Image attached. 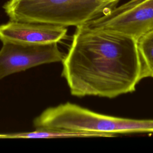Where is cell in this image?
<instances>
[{
  "label": "cell",
  "instance_id": "obj_1",
  "mask_svg": "<svg viewBox=\"0 0 153 153\" xmlns=\"http://www.w3.org/2000/svg\"><path fill=\"white\" fill-rule=\"evenodd\" d=\"M137 39L82 24L62 61L71 94L112 99L135 91L142 80Z\"/></svg>",
  "mask_w": 153,
  "mask_h": 153
},
{
  "label": "cell",
  "instance_id": "obj_2",
  "mask_svg": "<svg viewBox=\"0 0 153 153\" xmlns=\"http://www.w3.org/2000/svg\"><path fill=\"white\" fill-rule=\"evenodd\" d=\"M121 0H8L3 8L11 20L78 26L114 8Z\"/></svg>",
  "mask_w": 153,
  "mask_h": 153
},
{
  "label": "cell",
  "instance_id": "obj_3",
  "mask_svg": "<svg viewBox=\"0 0 153 153\" xmlns=\"http://www.w3.org/2000/svg\"><path fill=\"white\" fill-rule=\"evenodd\" d=\"M84 24L137 39L153 30V0H130Z\"/></svg>",
  "mask_w": 153,
  "mask_h": 153
},
{
  "label": "cell",
  "instance_id": "obj_4",
  "mask_svg": "<svg viewBox=\"0 0 153 153\" xmlns=\"http://www.w3.org/2000/svg\"><path fill=\"white\" fill-rule=\"evenodd\" d=\"M65 56L56 42L47 44L2 42L0 50V79L42 64L62 62Z\"/></svg>",
  "mask_w": 153,
  "mask_h": 153
},
{
  "label": "cell",
  "instance_id": "obj_5",
  "mask_svg": "<svg viewBox=\"0 0 153 153\" xmlns=\"http://www.w3.org/2000/svg\"><path fill=\"white\" fill-rule=\"evenodd\" d=\"M67 31L64 26L10 20L0 25V40L25 44L57 43L66 38Z\"/></svg>",
  "mask_w": 153,
  "mask_h": 153
},
{
  "label": "cell",
  "instance_id": "obj_6",
  "mask_svg": "<svg viewBox=\"0 0 153 153\" xmlns=\"http://www.w3.org/2000/svg\"><path fill=\"white\" fill-rule=\"evenodd\" d=\"M103 137L102 134L87 131H70L57 130L40 129L29 132L0 134V139H51L62 137Z\"/></svg>",
  "mask_w": 153,
  "mask_h": 153
},
{
  "label": "cell",
  "instance_id": "obj_7",
  "mask_svg": "<svg viewBox=\"0 0 153 153\" xmlns=\"http://www.w3.org/2000/svg\"><path fill=\"white\" fill-rule=\"evenodd\" d=\"M141 63V78H153V30L137 39Z\"/></svg>",
  "mask_w": 153,
  "mask_h": 153
}]
</instances>
